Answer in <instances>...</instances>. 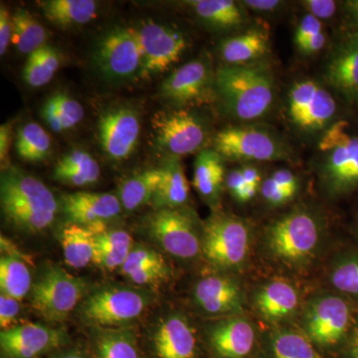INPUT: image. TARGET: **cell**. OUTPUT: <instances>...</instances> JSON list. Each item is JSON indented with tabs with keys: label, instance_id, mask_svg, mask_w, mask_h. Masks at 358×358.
<instances>
[{
	"label": "cell",
	"instance_id": "1",
	"mask_svg": "<svg viewBox=\"0 0 358 358\" xmlns=\"http://www.w3.org/2000/svg\"><path fill=\"white\" fill-rule=\"evenodd\" d=\"M214 88L226 112L238 121L265 117L275 101L274 78L262 63L221 66L214 76Z\"/></svg>",
	"mask_w": 358,
	"mask_h": 358
},
{
	"label": "cell",
	"instance_id": "2",
	"mask_svg": "<svg viewBox=\"0 0 358 358\" xmlns=\"http://www.w3.org/2000/svg\"><path fill=\"white\" fill-rule=\"evenodd\" d=\"M324 234V220L319 214L310 207L298 206L268 224L264 245L275 262L301 268L317 258Z\"/></svg>",
	"mask_w": 358,
	"mask_h": 358
},
{
	"label": "cell",
	"instance_id": "3",
	"mask_svg": "<svg viewBox=\"0 0 358 358\" xmlns=\"http://www.w3.org/2000/svg\"><path fill=\"white\" fill-rule=\"evenodd\" d=\"M0 203L11 225L33 234L50 227L58 212L53 192L39 179L15 167L2 171Z\"/></svg>",
	"mask_w": 358,
	"mask_h": 358
},
{
	"label": "cell",
	"instance_id": "4",
	"mask_svg": "<svg viewBox=\"0 0 358 358\" xmlns=\"http://www.w3.org/2000/svg\"><path fill=\"white\" fill-rule=\"evenodd\" d=\"M317 174L322 189L331 199L358 190V134L350 122H334L322 134L317 145Z\"/></svg>",
	"mask_w": 358,
	"mask_h": 358
},
{
	"label": "cell",
	"instance_id": "5",
	"mask_svg": "<svg viewBox=\"0 0 358 358\" xmlns=\"http://www.w3.org/2000/svg\"><path fill=\"white\" fill-rule=\"evenodd\" d=\"M252 240L245 219L219 212L202 225V255L219 272H237L248 261Z\"/></svg>",
	"mask_w": 358,
	"mask_h": 358
},
{
	"label": "cell",
	"instance_id": "6",
	"mask_svg": "<svg viewBox=\"0 0 358 358\" xmlns=\"http://www.w3.org/2000/svg\"><path fill=\"white\" fill-rule=\"evenodd\" d=\"M152 296L129 286H107L90 294L80 305L85 322L98 329H121L147 310Z\"/></svg>",
	"mask_w": 358,
	"mask_h": 358
},
{
	"label": "cell",
	"instance_id": "7",
	"mask_svg": "<svg viewBox=\"0 0 358 358\" xmlns=\"http://www.w3.org/2000/svg\"><path fill=\"white\" fill-rule=\"evenodd\" d=\"M87 289L84 280L59 266H50L33 282L30 292L33 310L47 322H63L83 301Z\"/></svg>",
	"mask_w": 358,
	"mask_h": 358
},
{
	"label": "cell",
	"instance_id": "8",
	"mask_svg": "<svg viewBox=\"0 0 358 358\" xmlns=\"http://www.w3.org/2000/svg\"><path fill=\"white\" fill-rule=\"evenodd\" d=\"M352 308L343 296L317 294L301 313V331L322 348H334L348 339L353 327Z\"/></svg>",
	"mask_w": 358,
	"mask_h": 358
},
{
	"label": "cell",
	"instance_id": "9",
	"mask_svg": "<svg viewBox=\"0 0 358 358\" xmlns=\"http://www.w3.org/2000/svg\"><path fill=\"white\" fill-rule=\"evenodd\" d=\"M214 150L224 160L259 162L287 159L288 145L274 131L256 126L229 127L216 134Z\"/></svg>",
	"mask_w": 358,
	"mask_h": 358
},
{
	"label": "cell",
	"instance_id": "10",
	"mask_svg": "<svg viewBox=\"0 0 358 358\" xmlns=\"http://www.w3.org/2000/svg\"><path fill=\"white\" fill-rule=\"evenodd\" d=\"M145 228L148 236L174 258L192 260L202 254V228L182 207L155 210L148 216Z\"/></svg>",
	"mask_w": 358,
	"mask_h": 358
},
{
	"label": "cell",
	"instance_id": "11",
	"mask_svg": "<svg viewBox=\"0 0 358 358\" xmlns=\"http://www.w3.org/2000/svg\"><path fill=\"white\" fill-rule=\"evenodd\" d=\"M336 106L329 90L313 80L296 82L287 99V114L298 131L322 134L336 121Z\"/></svg>",
	"mask_w": 358,
	"mask_h": 358
},
{
	"label": "cell",
	"instance_id": "12",
	"mask_svg": "<svg viewBox=\"0 0 358 358\" xmlns=\"http://www.w3.org/2000/svg\"><path fill=\"white\" fill-rule=\"evenodd\" d=\"M159 148L171 159L199 152L207 138L206 124L192 110H160L152 120Z\"/></svg>",
	"mask_w": 358,
	"mask_h": 358
},
{
	"label": "cell",
	"instance_id": "13",
	"mask_svg": "<svg viewBox=\"0 0 358 358\" xmlns=\"http://www.w3.org/2000/svg\"><path fill=\"white\" fill-rule=\"evenodd\" d=\"M136 31L143 54L141 71L145 75L166 72L178 62L187 47L182 33L152 21L143 23Z\"/></svg>",
	"mask_w": 358,
	"mask_h": 358
},
{
	"label": "cell",
	"instance_id": "14",
	"mask_svg": "<svg viewBox=\"0 0 358 358\" xmlns=\"http://www.w3.org/2000/svg\"><path fill=\"white\" fill-rule=\"evenodd\" d=\"M141 48L136 29L115 28L103 37L96 62L107 77L126 79L141 70Z\"/></svg>",
	"mask_w": 358,
	"mask_h": 358
},
{
	"label": "cell",
	"instance_id": "15",
	"mask_svg": "<svg viewBox=\"0 0 358 358\" xmlns=\"http://www.w3.org/2000/svg\"><path fill=\"white\" fill-rule=\"evenodd\" d=\"M192 299L202 313L211 317H232L243 312V289L227 273H212L200 278L193 288Z\"/></svg>",
	"mask_w": 358,
	"mask_h": 358
},
{
	"label": "cell",
	"instance_id": "16",
	"mask_svg": "<svg viewBox=\"0 0 358 358\" xmlns=\"http://www.w3.org/2000/svg\"><path fill=\"white\" fill-rule=\"evenodd\" d=\"M66 341L63 329L37 324H20L0 333V348L6 358H38Z\"/></svg>",
	"mask_w": 358,
	"mask_h": 358
},
{
	"label": "cell",
	"instance_id": "17",
	"mask_svg": "<svg viewBox=\"0 0 358 358\" xmlns=\"http://www.w3.org/2000/svg\"><path fill=\"white\" fill-rule=\"evenodd\" d=\"M99 138L110 159H128L141 133V122L134 110L119 108L103 113L98 122Z\"/></svg>",
	"mask_w": 358,
	"mask_h": 358
},
{
	"label": "cell",
	"instance_id": "18",
	"mask_svg": "<svg viewBox=\"0 0 358 358\" xmlns=\"http://www.w3.org/2000/svg\"><path fill=\"white\" fill-rule=\"evenodd\" d=\"M326 78L346 102L358 105V33L348 31L336 45L327 63Z\"/></svg>",
	"mask_w": 358,
	"mask_h": 358
},
{
	"label": "cell",
	"instance_id": "19",
	"mask_svg": "<svg viewBox=\"0 0 358 358\" xmlns=\"http://www.w3.org/2000/svg\"><path fill=\"white\" fill-rule=\"evenodd\" d=\"M207 338L219 358H248L256 345L255 327L240 315L223 317L212 324Z\"/></svg>",
	"mask_w": 358,
	"mask_h": 358
},
{
	"label": "cell",
	"instance_id": "20",
	"mask_svg": "<svg viewBox=\"0 0 358 358\" xmlns=\"http://www.w3.org/2000/svg\"><path fill=\"white\" fill-rule=\"evenodd\" d=\"M214 76L205 61L194 60L174 70L162 85V95L176 105H187L206 96Z\"/></svg>",
	"mask_w": 358,
	"mask_h": 358
},
{
	"label": "cell",
	"instance_id": "21",
	"mask_svg": "<svg viewBox=\"0 0 358 358\" xmlns=\"http://www.w3.org/2000/svg\"><path fill=\"white\" fill-rule=\"evenodd\" d=\"M154 348L157 358H196V331L181 313H171L155 329Z\"/></svg>",
	"mask_w": 358,
	"mask_h": 358
},
{
	"label": "cell",
	"instance_id": "22",
	"mask_svg": "<svg viewBox=\"0 0 358 358\" xmlns=\"http://www.w3.org/2000/svg\"><path fill=\"white\" fill-rule=\"evenodd\" d=\"M63 211L70 224L88 226L119 215L122 204L112 193L75 192L63 197Z\"/></svg>",
	"mask_w": 358,
	"mask_h": 358
},
{
	"label": "cell",
	"instance_id": "23",
	"mask_svg": "<svg viewBox=\"0 0 358 358\" xmlns=\"http://www.w3.org/2000/svg\"><path fill=\"white\" fill-rule=\"evenodd\" d=\"M298 289L285 280H273L257 289L254 306L266 322L278 324L294 317L300 308Z\"/></svg>",
	"mask_w": 358,
	"mask_h": 358
},
{
	"label": "cell",
	"instance_id": "24",
	"mask_svg": "<svg viewBox=\"0 0 358 358\" xmlns=\"http://www.w3.org/2000/svg\"><path fill=\"white\" fill-rule=\"evenodd\" d=\"M224 159L214 150H202L194 162L192 185L202 199L215 206L225 186Z\"/></svg>",
	"mask_w": 358,
	"mask_h": 358
},
{
	"label": "cell",
	"instance_id": "25",
	"mask_svg": "<svg viewBox=\"0 0 358 358\" xmlns=\"http://www.w3.org/2000/svg\"><path fill=\"white\" fill-rule=\"evenodd\" d=\"M268 46V33L259 28H252L223 40L220 54L226 65L250 64L263 57Z\"/></svg>",
	"mask_w": 358,
	"mask_h": 358
},
{
	"label": "cell",
	"instance_id": "26",
	"mask_svg": "<svg viewBox=\"0 0 358 358\" xmlns=\"http://www.w3.org/2000/svg\"><path fill=\"white\" fill-rule=\"evenodd\" d=\"M162 179L152 204L155 210L180 208L189 199L190 186L178 159H171L160 167Z\"/></svg>",
	"mask_w": 358,
	"mask_h": 358
},
{
	"label": "cell",
	"instance_id": "27",
	"mask_svg": "<svg viewBox=\"0 0 358 358\" xmlns=\"http://www.w3.org/2000/svg\"><path fill=\"white\" fill-rule=\"evenodd\" d=\"M94 264L108 272L120 270L134 247L133 237L127 231L106 229L95 235Z\"/></svg>",
	"mask_w": 358,
	"mask_h": 358
},
{
	"label": "cell",
	"instance_id": "28",
	"mask_svg": "<svg viewBox=\"0 0 358 358\" xmlns=\"http://www.w3.org/2000/svg\"><path fill=\"white\" fill-rule=\"evenodd\" d=\"M101 167L96 160L83 150H73L57 162L53 178L71 186L94 185L100 178Z\"/></svg>",
	"mask_w": 358,
	"mask_h": 358
},
{
	"label": "cell",
	"instance_id": "29",
	"mask_svg": "<svg viewBox=\"0 0 358 358\" xmlns=\"http://www.w3.org/2000/svg\"><path fill=\"white\" fill-rule=\"evenodd\" d=\"M187 4L205 22L223 29L240 27L247 20L245 7L233 0H192Z\"/></svg>",
	"mask_w": 358,
	"mask_h": 358
},
{
	"label": "cell",
	"instance_id": "30",
	"mask_svg": "<svg viewBox=\"0 0 358 358\" xmlns=\"http://www.w3.org/2000/svg\"><path fill=\"white\" fill-rule=\"evenodd\" d=\"M61 245L65 262L70 267L84 268L94 262L96 251L95 235L77 224H69L61 233Z\"/></svg>",
	"mask_w": 358,
	"mask_h": 358
},
{
	"label": "cell",
	"instance_id": "31",
	"mask_svg": "<svg viewBox=\"0 0 358 358\" xmlns=\"http://www.w3.org/2000/svg\"><path fill=\"white\" fill-rule=\"evenodd\" d=\"M162 179V169H148L122 181L117 197L127 211L136 210L152 203Z\"/></svg>",
	"mask_w": 358,
	"mask_h": 358
},
{
	"label": "cell",
	"instance_id": "32",
	"mask_svg": "<svg viewBox=\"0 0 358 358\" xmlns=\"http://www.w3.org/2000/svg\"><path fill=\"white\" fill-rule=\"evenodd\" d=\"M32 275L23 255L6 253L0 258V289L1 294L18 301L31 292Z\"/></svg>",
	"mask_w": 358,
	"mask_h": 358
},
{
	"label": "cell",
	"instance_id": "33",
	"mask_svg": "<svg viewBox=\"0 0 358 358\" xmlns=\"http://www.w3.org/2000/svg\"><path fill=\"white\" fill-rule=\"evenodd\" d=\"M40 6L51 22L60 26L86 24L96 17L93 0H48Z\"/></svg>",
	"mask_w": 358,
	"mask_h": 358
},
{
	"label": "cell",
	"instance_id": "34",
	"mask_svg": "<svg viewBox=\"0 0 358 358\" xmlns=\"http://www.w3.org/2000/svg\"><path fill=\"white\" fill-rule=\"evenodd\" d=\"M42 117L55 133L76 127L85 117V110L75 99L66 94H56L44 103Z\"/></svg>",
	"mask_w": 358,
	"mask_h": 358
},
{
	"label": "cell",
	"instance_id": "35",
	"mask_svg": "<svg viewBox=\"0 0 358 358\" xmlns=\"http://www.w3.org/2000/svg\"><path fill=\"white\" fill-rule=\"evenodd\" d=\"M96 358H141L136 336L127 327L98 329Z\"/></svg>",
	"mask_w": 358,
	"mask_h": 358
},
{
	"label": "cell",
	"instance_id": "36",
	"mask_svg": "<svg viewBox=\"0 0 358 358\" xmlns=\"http://www.w3.org/2000/svg\"><path fill=\"white\" fill-rule=\"evenodd\" d=\"M272 358H322L303 331L278 327L270 338Z\"/></svg>",
	"mask_w": 358,
	"mask_h": 358
},
{
	"label": "cell",
	"instance_id": "37",
	"mask_svg": "<svg viewBox=\"0 0 358 358\" xmlns=\"http://www.w3.org/2000/svg\"><path fill=\"white\" fill-rule=\"evenodd\" d=\"M13 25L11 42L21 53L30 55L46 45V30L29 11L23 8L16 9L13 15Z\"/></svg>",
	"mask_w": 358,
	"mask_h": 358
},
{
	"label": "cell",
	"instance_id": "38",
	"mask_svg": "<svg viewBox=\"0 0 358 358\" xmlns=\"http://www.w3.org/2000/svg\"><path fill=\"white\" fill-rule=\"evenodd\" d=\"M60 67V57L53 47L45 45L28 55L23 69L26 83L39 88L49 83Z\"/></svg>",
	"mask_w": 358,
	"mask_h": 358
},
{
	"label": "cell",
	"instance_id": "39",
	"mask_svg": "<svg viewBox=\"0 0 358 358\" xmlns=\"http://www.w3.org/2000/svg\"><path fill=\"white\" fill-rule=\"evenodd\" d=\"M16 150L26 162H41L50 152V136L36 122H28L18 129Z\"/></svg>",
	"mask_w": 358,
	"mask_h": 358
},
{
	"label": "cell",
	"instance_id": "40",
	"mask_svg": "<svg viewBox=\"0 0 358 358\" xmlns=\"http://www.w3.org/2000/svg\"><path fill=\"white\" fill-rule=\"evenodd\" d=\"M329 279L339 293L358 301V252L338 257L329 268Z\"/></svg>",
	"mask_w": 358,
	"mask_h": 358
},
{
	"label": "cell",
	"instance_id": "41",
	"mask_svg": "<svg viewBox=\"0 0 358 358\" xmlns=\"http://www.w3.org/2000/svg\"><path fill=\"white\" fill-rule=\"evenodd\" d=\"M121 274L136 286L155 288L169 281L171 272V267L164 259L159 262L138 266Z\"/></svg>",
	"mask_w": 358,
	"mask_h": 358
},
{
	"label": "cell",
	"instance_id": "42",
	"mask_svg": "<svg viewBox=\"0 0 358 358\" xmlns=\"http://www.w3.org/2000/svg\"><path fill=\"white\" fill-rule=\"evenodd\" d=\"M260 194L268 206L279 208L285 206L296 196L298 192L289 190L280 185L272 176L264 179L260 188Z\"/></svg>",
	"mask_w": 358,
	"mask_h": 358
},
{
	"label": "cell",
	"instance_id": "43",
	"mask_svg": "<svg viewBox=\"0 0 358 358\" xmlns=\"http://www.w3.org/2000/svg\"><path fill=\"white\" fill-rule=\"evenodd\" d=\"M322 32L324 30L322 21L307 13L294 30V43L296 47L301 46Z\"/></svg>",
	"mask_w": 358,
	"mask_h": 358
},
{
	"label": "cell",
	"instance_id": "44",
	"mask_svg": "<svg viewBox=\"0 0 358 358\" xmlns=\"http://www.w3.org/2000/svg\"><path fill=\"white\" fill-rule=\"evenodd\" d=\"M21 310L20 301L6 294H0V327L2 331L17 326Z\"/></svg>",
	"mask_w": 358,
	"mask_h": 358
},
{
	"label": "cell",
	"instance_id": "45",
	"mask_svg": "<svg viewBox=\"0 0 358 358\" xmlns=\"http://www.w3.org/2000/svg\"><path fill=\"white\" fill-rule=\"evenodd\" d=\"M307 13L322 21L331 20L338 10V2L334 0H305L301 2Z\"/></svg>",
	"mask_w": 358,
	"mask_h": 358
},
{
	"label": "cell",
	"instance_id": "46",
	"mask_svg": "<svg viewBox=\"0 0 358 358\" xmlns=\"http://www.w3.org/2000/svg\"><path fill=\"white\" fill-rule=\"evenodd\" d=\"M13 34V16L9 15V11L2 4L0 7V55L3 56L6 53Z\"/></svg>",
	"mask_w": 358,
	"mask_h": 358
},
{
	"label": "cell",
	"instance_id": "47",
	"mask_svg": "<svg viewBox=\"0 0 358 358\" xmlns=\"http://www.w3.org/2000/svg\"><path fill=\"white\" fill-rule=\"evenodd\" d=\"M242 6L255 13H275L282 6V2L279 0H245Z\"/></svg>",
	"mask_w": 358,
	"mask_h": 358
},
{
	"label": "cell",
	"instance_id": "48",
	"mask_svg": "<svg viewBox=\"0 0 358 358\" xmlns=\"http://www.w3.org/2000/svg\"><path fill=\"white\" fill-rule=\"evenodd\" d=\"M11 145V127L10 124H2L0 128V160L2 166L6 164L8 157L9 148Z\"/></svg>",
	"mask_w": 358,
	"mask_h": 358
},
{
	"label": "cell",
	"instance_id": "49",
	"mask_svg": "<svg viewBox=\"0 0 358 358\" xmlns=\"http://www.w3.org/2000/svg\"><path fill=\"white\" fill-rule=\"evenodd\" d=\"M345 20L350 26V32L358 33V0L345 2Z\"/></svg>",
	"mask_w": 358,
	"mask_h": 358
},
{
	"label": "cell",
	"instance_id": "50",
	"mask_svg": "<svg viewBox=\"0 0 358 358\" xmlns=\"http://www.w3.org/2000/svg\"><path fill=\"white\" fill-rule=\"evenodd\" d=\"M241 171L242 174H243L245 182H246L247 185L261 187L264 179L262 173H261L260 169H259L258 167L254 166H241Z\"/></svg>",
	"mask_w": 358,
	"mask_h": 358
},
{
	"label": "cell",
	"instance_id": "51",
	"mask_svg": "<svg viewBox=\"0 0 358 358\" xmlns=\"http://www.w3.org/2000/svg\"><path fill=\"white\" fill-rule=\"evenodd\" d=\"M345 358H358V320L353 324L346 341Z\"/></svg>",
	"mask_w": 358,
	"mask_h": 358
},
{
	"label": "cell",
	"instance_id": "52",
	"mask_svg": "<svg viewBox=\"0 0 358 358\" xmlns=\"http://www.w3.org/2000/svg\"><path fill=\"white\" fill-rule=\"evenodd\" d=\"M53 358H88L84 353L79 352V350H67V352H63L58 353Z\"/></svg>",
	"mask_w": 358,
	"mask_h": 358
}]
</instances>
